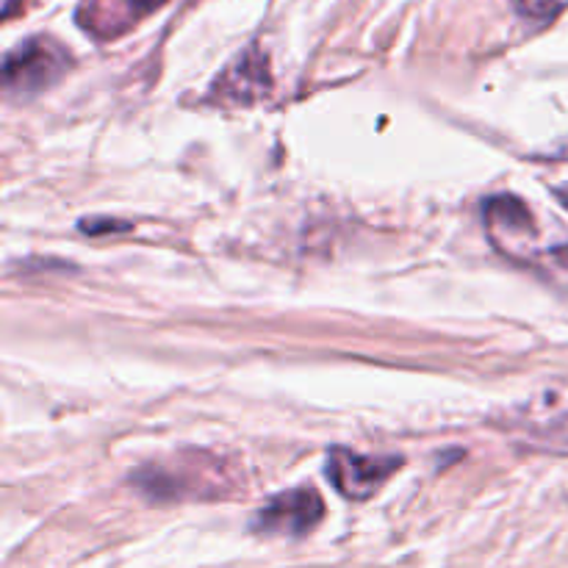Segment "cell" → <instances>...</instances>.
<instances>
[{"label": "cell", "instance_id": "obj_8", "mask_svg": "<svg viewBox=\"0 0 568 568\" xmlns=\"http://www.w3.org/2000/svg\"><path fill=\"white\" fill-rule=\"evenodd\" d=\"M81 231H87V233H98L100 227H98V225H89V222H83ZM105 231H128V225H105Z\"/></svg>", "mask_w": 568, "mask_h": 568}, {"label": "cell", "instance_id": "obj_6", "mask_svg": "<svg viewBox=\"0 0 568 568\" xmlns=\"http://www.w3.org/2000/svg\"><path fill=\"white\" fill-rule=\"evenodd\" d=\"M568 0H521V11L530 17H552L558 14Z\"/></svg>", "mask_w": 568, "mask_h": 568}, {"label": "cell", "instance_id": "obj_9", "mask_svg": "<svg viewBox=\"0 0 568 568\" xmlns=\"http://www.w3.org/2000/svg\"><path fill=\"white\" fill-rule=\"evenodd\" d=\"M558 197H560V203L568 209V189H558Z\"/></svg>", "mask_w": 568, "mask_h": 568}, {"label": "cell", "instance_id": "obj_3", "mask_svg": "<svg viewBox=\"0 0 568 568\" xmlns=\"http://www.w3.org/2000/svg\"><path fill=\"white\" fill-rule=\"evenodd\" d=\"M399 466L403 458H369L349 449H333L327 455V480L347 499H369Z\"/></svg>", "mask_w": 568, "mask_h": 568}, {"label": "cell", "instance_id": "obj_2", "mask_svg": "<svg viewBox=\"0 0 568 568\" xmlns=\"http://www.w3.org/2000/svg\"><path fill=\"white\" fill-rule=\"evenodd\" d=\"M325 516V503H322L316 488H294V491L277 494L275 499L264 505L255 516L253 527L264 536H308Z\"/></svg>", "mask_w": 568, "mask_h": 568}, {"label": "cell", "instance_id": "obj_4", "mask_svg": "<svg viewBox=\"0 0 568 568\" xmlns=\"http://www.w3.org/2000/svg\"><path fill=\"white\" fill-rule=\"evenodd\" d=\"M270 92V70L258 53H244L220 81L214 83V98L222 103L250 105Z\"/></svg>", "mask_w": 568, "mask_h": 568}, {"label": "cell", "instance_id": "obj_1", "mask_svg": "<svg viewBox=\"0 0 568 568\" xmlns=\"http://www.w3.org/2000/svg\"><path fill=\"white\" fill-rule=\"evenodd\" d=\"M70 67V55L53 39H28L3 61L6 89L14 94H33L53 87Z\"/></svg>", "mask_w": 568, "mask_h": 568}, {"label": "cell", "instance_id": "obj_7", "mask_svg": "<svg viewBox=\"0 0 568 568\" xmlns=\"http://www.w3.org/2000/svg\"><path fill=\"white\" fill-rule=\"evenodd\" d=\"M125 3L131 6L136 14H144V11H153V9H159V6H164L166 0H125Z\"/></svg>", "mask_w": 568, "mask_h": 568}, {"label": "cell", "instance_id": "obj_5", "mask_svg": "<svg viewBox=\"0 0 568 568\" xmlns=\"http://www.w3.org/2000/svg\"><path fill=\"white\" fill-rule=\"evenodd\" d=\"M486 222L494 233H508L510 239L532 231V214L527 205L516 197H494L486 203Z\"/></svg>", "mask_w": 568, "mask_h": 568}]
</instances>
